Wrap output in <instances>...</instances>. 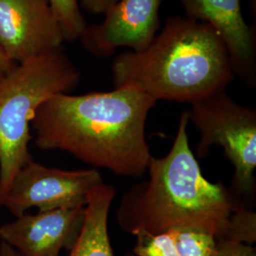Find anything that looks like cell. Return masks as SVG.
<instances>
[{
  "label": "cell",
  "mask_w": 256,
  "mask_h": 256,
  "mask_svg": "<svg viewBox=\"0 0 256 256\" xmlns=\"http://www.w3.org/2000/svg\"><path fill=\"white\" fill-rule=\"evenodd\" d=\"M111 70L115 88L188 104L226 92L236 77L220 34L207 23L182 16L167 19L144 50L118 55Z\"/></svg>",
  "instance_id": "obj_3"
},
{
  "label": "cell",
  "mask_w": 256,
  "mask_h": 256,
  "mask_svg": "<svg viewBox=\"0 0 256 256\" xmlns=\"http://www.w3.org/2000/svg\"><path fill=\"white\" fill-rule=\"evenodd\" d=\"M116 190L102 182L88 196L81 234L68 256H114L108 234V216ZM128 256H136L129 252Z\"/></svg>",
  "instance_id": "obj_11"
},
{
  "label": "cell",
  "mask_w": 256,
  "mask_h": 256,
  "mask_svg": "<svg viewBox=\"0 0 256 256\" xmlns=\"http://www.w3.org/2000/svg\"><path fill=\"white\" fill-rule=\"evenodd\" d=\"M64 41L72 42L80 39L86 27L78 0H50Z\"/></svg>",
  "instance_id": "obj_13"
},
{
  "label": "cell",
  "mask_w": 256,
  "mask_h": 256,
  "mask_svg": "<svg viewBox=\"0 0 256 256\" xmlns=\"http://www.w3.org/2000/svg\"><path fill=\"white\" fill-rule=\"evenodd\" d=\"M212 256H256V250L248 244L218 240L216 250Z\"/></svg>",
  "instance_id": "obj_16"
},
{
  "label": "cell",
  "mask_w": 256,
  "mask_h": 256,
  "mask_svg": "<svg viewBox=\"0 0 256 256\" xmlns=\"http://www.w3.org/2000/svg\"><path fill=\"white\" fill-rule=\"evenodd\" d=\"M218 240H228L252 246L256 241V212L246 207L236 212L230 218L225 236Z\"/></svg>",
  "instance_id": "obj_15"
},
{
  "label": "cell",
  "mask_w": 256,
  "mask_h": 256,
  "mask_svg": "<svg viewBox=\"0 0 256 256\" xmlns=\"http://www.w3.org/2000/svg\"><path fill=\"white\" fill-rule=\"evenodd\" d=\"M156 102L133 88L84 95L57 94L32 120L34 144L42 150H61L82 162L138 178L151 153L147 117Z\"/></svg>",
  "instance_id": "obj_1"
},
{
  "label": "cell",
  "mask_w": 256,
  "mask_h": 256,
  "mask_svg": "<svg viewBox=\"0 0 256 256\" xmlns=\"http://www.w3.org/2000/svg\"><path fill=\"white\" fill-rule=\"evenodd\" d=\"M189 112L184 110L170 151L150 158L149 180L133 186L120 202V227L132 234L144 229L160 234L178 227L212 232L218 239L227 230L230 216L246 207L224 183L204 178L189 144Z\"/></svg>",
  "instance_id": "obj_2"
},
{
  "label": "cell",
  "mask_w": 256,
  "mask_h": 256,
  "mask_svg": "<svg viewBox=\"0 0 256 256\" xmlns=\"http://www.w3.org/2000/svg\"><path fill=\"white\" fill-rule=\"evenodd\" d=\"M180 256H212L218 247V238L207 230L178 227L169 230Z\"/></svg>",
  "instance_id": "obj_12"
},
{
  "label": "cell",
  "mask_w": 256,
  "mask_h": 256,
  "mask_svg": "<svg viewBox=\"0 0 256 256\" xmlns=\"http://www.w3.org/2000/svg\"><path fill=\"white\" fill-rule=\"evenodd\" d=\"M50 0H0V46L16 64L62 48Z\"/></svg>",
  "instance_id": "obj_7"
},
{
  "label": "cell",
  "mask_w": 256,
  "mask_h": 256,
  "mask_svg": "<svg viewBox=\"0 0 256 256\" xmlns=\"http://www.w3.org/2000/svg\"><path fill=\"white\" fill-rule=\"evenodd\" d=\"M80 78L60 48L16 64L0 82V207L16 174L32 160L28 144L37 110L55 95L72 92Z\"/></svg>",
  "instance_id": "obj_4"
},
{
  "label": "cell",
  "mask_w": 256,
  "mask_h": 256,
  "mask_svg": "<svg viewBox=\"0 0 256 256\" xmlns=\"http://www.w3.org/2000/svg\"><path fill=\"white\" fill-rule=\"evenodd\" d=\"M187 18L209 24L228 48L234 74L256 84V30L243 16L241 0H180Z\"/></svg>",
  "instance_id": "obj_10"
},
{
  "label": "cell",
  "mask_w": 256,
  "mask_h": 256,
  "mask_svg": "<svg viewBox=\"0 0 256 256\" xmlns=\"http://www.w3.org/2000/svg\"><path fill=\"white\" fill-rule=\"evenodd\" d=\"M162 0H120L99 24L86 25L81 36L84 48L97 57H108L120 48L140 52L160 28Z\"/></svg>",
  "instance_id": "obj_8"
},
{
  "label": "cell",
  "mask_w": 256,
  "mask_h": 256,
  "mask_svg": "<svg viewBox=\"0 0 256 256\" xmlns=\"http://www.w3.org/2000/svg\"><path fill=\"white\" fill-rule=\"evenodd\" d=\"M16 64L12 62L0 46V82L14 68Z\"/></svg>",
  "instance_id": "obj_18"
},
{
  "label": "cell",
  "mask_w": 256,
  "mask_h": 256,
  "mask_svg": "<svg viewBox=\"0 0 256 256\" xmlns=\"http://www.w3.org/2000/svg\"><path fill=\"white\" fill-rule=\"evenodd\" d=\"M0 256H20L18 252L8 244L0 241Z\"/></svg>",
  "instance_id": "obj_19"
},
{
  "label": "cell",
  "mask_w": 256,
  "mask_h": 256,
  "mask_svg": "<svg viewBox=\"0 0 256 256\" xmlns=\"http://www.w3.org/2000/svg\"><path fill=\"white\" fill-rule=\"evenodd\" d=\"M102 182L95 168L66 171L30 160L14 178L1 207L16 216L30 208L46 212L84 207L92 190Z\"/></svg>",
  "instance_id": "obj_6"
},
{
  "label": "cell",
  "mask_w": 256,
  "mask_h": 256,
  "mask_svg": "<svg viewBox=\"0 0 256 256\" xmlns=\"http://www.w3.org/2000/svg\"><path fill=\"white\" fill-rule=\"evenodd\" d=\"M131 234L136 236L133 254L136 256H180L170 232L152 234L138 229Z\"/></svg>",
  "instance_id": "obj_14"
},
{
  "label": "cell",
  "mask_w": 256,
  "mask_h": 256,
  "mask_svg": "<svg viewBox=\"0 0 256 256\" xmlns=\"http://www.w3.org/2000/svg\"><path fill=\"white\" fill-rule=\"evenodd\" d=\"M119 0H78L86 12L92 14H106Z\"/></svg>",
  "instance_id": "obj_17"
},
{
  "label": "cell",
  "mask_w": 256,
  "mask_h": 256,
  "mask_svg": "<svg viewBox=\"0 0 256 256\" xmlns=\"http://www.w3.org/2000/svg\"><path fill=\"white\" fill-rule=\"evenodd\" d=\"M189 122L200 133L196 155L207 156L212 146L223 148L234 168L230 189L240 198L256 191V111L240 104L226 92L191 104Z\"/></svg>",
  "instance_id": "obj_5"
},
{
  "label": "cell",
  "mask_w": 256,
  "mask_h": 256,
  "mask_svg": "<svg viewBox=\"0 0 256 256\" xmlns=\"http://www.w3.org/2000/svg\"><path fill=\"white\" fill-rule=\"evenodd\" d=\"M84 207L25 212L0 226V241L20 256H59L63 250L70 252L79 238Z\"/></svg>",
  "instance_id": "obj_9"
}]
</instances>
